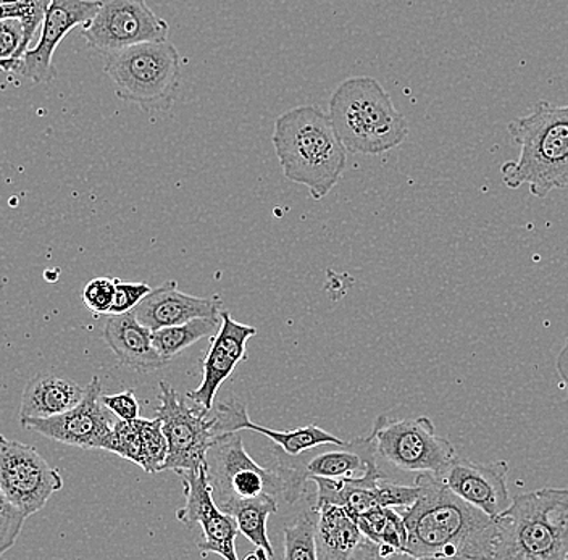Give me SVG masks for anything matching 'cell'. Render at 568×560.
Listing matches in <instances>:
<instances>
[{
    "mask_svg": "<svg viewBox=\"0 0 568 560\" xmlns=\"http://www.w3.org/2000/svg\"><path fill=\"white\" fill-rule=\"evenodd\" d=\"M417 501L397 509L407 528V558L493 559L495 520L462 499L443 478L418 474Z\"/></svg>",
    "mask_w": 568,
    "mask_h": 560,
    "instance_id": "obj_1",
    "label": "cell"
},
{
    "mask_svg": "<svg viewBox=\"0 0 568 560\" xmlns=\"http://www.w3.org/2000/svg\"><path fill=\"white\" fill-rule=\"evenodd\" d=\"M284 176L307 187L312 200L328 196L347 163V149L332 119L314 105L287 110L275 122L272 138Z\"/></svg>",
    "mask_w": 568,
    "mask_h": 560,
    "instance_id": "obj_2",
    "label": "cell"
},
{
    "mask_svg": "<svg viewBox=\"0 0 568 560\" xmlns=\"http://www.w3.org/2000/svg\"><path fill=\"white\" fill-rule=\"evenodd\" d=\"M520 155L500 166L509 190L527 184L532 196L545 200L554 190L568 186V105L536 102L531 112L507 126Z\"/></svg>",
    "mask_w": 568,
    "mask_h": 560,
    "instance_id": "obj_3",
    "label": "cell"
},
{
    "mask_svg": "<svg viewBox=\"0 0 568 560\" xmlns=\"http://www.w3.org/2000/svg\"><path fill=\"white\" fill-rule=\"evenodd\" d=\"M493 520V560H567L568 489L525 492Z\"/></svg>",
    "mask_w": 568,
    "mask_h": 560,
    "instance_id": "obj_4",
    "label": "cell"
},
{
    "mask_svg": "<svg viewBox=\"0 0 568 560\" xmlns=\"http://www.w3.org/2000/svg\"><path fill=\"white\" fill-rule=\"evenodd\" d=\"M328 115L344 147L353 154H385L408 136L407 120L375 78L343 81L329 99Z\"/></svg>",
    "mask_w": 568,
    "mask_h": 560,
    "instance_id": "obj_5",
    "label": "cell"
},
{
    "mask_svg": "<svg viewBox=\"0 0 568 560\" xmlns=\"http://www.w3.org/2000/svg\"><path fill=\"white\" fill-rule=\"evenodd\" d=\"M104 70L124 102L142 110H165L175 101L181 60L169 39L141 42L105 55Z\"/></svg>",
    "mask_w": 568,
    "mask_h": 560,
    "instance_id": "obj_6",
    "label": "cell"
},
{
    "mask_svg": "<svg viewBox=\"0 0 568 560\" xmlns=\"http://www.w3.org/2000/svg\"><path fill=\"white\" fill-rule=\"evenodd\" d=\"M378 449L372 436L355 438L344 445L326 442L301 454H286L276 446V474L282 480V498L296 505L312 478H362L385 475L379 470Z\"/></svg>",
    "mask_w": 568,
    "mask_h": 560,
    "instance_id": "obj_7",
    "label": "cell"
},
{
    "mask_svg": "<svg viewBox=\"0 0 568 560\" xmlns=\"http://www.w3.org/2000/svg\"><path fill=\"white\" fill-rule=\"evenodd\" d=\"M371 436L378 456L404 471L442 477L457 457L453 442L436 434L428 417L390 420L382 416L376 418Z\"/></svg>",
    "mask_w": 568,
    "mask_h": 560,
    "instance_id": "obj_8",
    "label": "cell"
},
{
    "mask_svg": "<svg viewBox=\"0 0 568 560\" xmlns=\"http://www.w3.org/2000/svg\"><path fill=\"white\" fill-rule=\"evenodd\" d=\"M207 475L213 499L225 512L247 499L262 496L282 498L278 474L258 466L248 456L240 431L216 436L207 452Z\"/></svg>",
    "mask_w": 568,
    "mask_h": 560,
    "instance_id": "obj_9",
    "label": "cell"
},
{
    "mask_svg": "<svg viewBox=\"0 0 568 560\" xmlns=\"http://www.w3.org/2000/svg\"><path fill=\"white\" fill-rule=\"evenodd\" d=\"M158 416L169 441L163 470H199L207 466V452L216 439L215 416L204 407L190 406L166 381L159 383Z\"/></svg>",
    "mask_w": 568,
    "mask_h": 560,
    "instance_id": "obj_10",
    "label": "cell"
},
{
    "mask_svg": "<svg viewBox=\"0 0 568 560\" xmlns=\"http://www.w3.org/2000/svg\"><path fill=\"white\" fill-rule=\"evenodd\" d=\"M169 31V23L145 0H102L81 34L89 48L109 55L141 42L166 41Z\"/></svg>",
    "mask_w": 568,
    "mask_h": 560,
    "instance_id": "obj_11",
    "label": "cell"
},
{
    "mask_svg": "<svg viewBox=\"0 0 568 560\" xmlns=\"http://www.w3.org/2000/svg\"><path fill=\"white\" fill-rule=\"evenodd\" d=\"M0 488L18 510L31 517L63 488V477L34 448L0 435Z\"/></svg>",
    "mask_w": 568,
    "mask_h": 560,
    "instance_id": "obj_12",
    "label": "cell"
},
{
    "mask_svg": "<svg viewBox=\"0 0 568 560\" xmlns=\"http://www.w3.org/2000/svg\"><path fill=\"white\" fill-rule=\"evenodd\" d=\"M102 383L92 377L84 396L73 409L49 418H27L21 427L81 449H104L109 451L113 438V424L110 410L101 400Z\"/></svg>",
    "mask_w": 568,
    "mask_h": 560,
    "instance_id": "obj_13",
    "label": "cell"
},
{
    "mask_svg": "<svg viewBox=\"0 0 568 560\" xmlns=\"http://www.w3.org/2000/svg\"><path fill=\"white\" fill-rule=\"evenodd\" d=\"M184 489V506L176 512L178 520L186 527L201 525L204 541L199 542L201 554H216L226 560H237L236 538L240 534L236 520L220 509L213 499L207 466L199 470L178 471Z\"/></svg>",
    "mask_w": 568,
    "mask_h": 560,
    "instance_id": "obj_14",
    "label": "cell"
},
{
    "mask_svg": "<svg viewBox=\"0 0 568 560\" xmlns=\"http://www.w3.org/2000/svg\"><path fill=\"white\" fill-rule=\"evenodd\" d=\"M102 0H51L42 20L41 38L18 60L16 72L34 83L55 80L53 55L63 38L78 27H87L101 9Z\"/></svg>",
    "mask_w": 568,
    "mask_h": 560,
    "instance_id": "obj_15",
    "label": "cell"
},
{
    "mask_svg": "<svg viewBox=\"0 0 568 560\" xmlns=\"http://www.w3.org/2000/svg\"><path fill=\"white\" fill-rule=\"evenodd\" d=\"M317 485L315 505L344 507L351 516L357 517L373 507L404 509L417 501L418 485L406 487L388 480L385 475H371L362 478H312Z\"/></svg>",
    "mask_w": 568,
    "mask_h": 560,
    "instance_id": "obj_16",
    "label": "cell"
},
{
    "mask_svg": "<svg viewBox=\"0 0 568 560\" xmlns=\"http://www.w3.org/2000/svg\"><path fill=\"white\" fill-rule=\"evenodd\" d=\"M255 335L257 329L254 326L240 324L231 317L230 312L222 310V325L216 335L212 336L211 347L201 360V385L187 393V400L211 413L220 386L229 380L237 364L246 357L248 339Z\"/></svg>",
    "mask_w": 568,
    "mask_h": 560,
    "instance_id": "obj_17",
    "label": "cell"
},
{
    "mask_svg": "<svg viewBox=\"0 0 568 560\" xmlns=\"http://www.w3.org/2000/svg\"><path fill=\"white\" fill-rule=\"evenodd\" d=\"M507 475L509 464L506 460L485 464L456 457L442 478L462 499L495 519L513 502L507 488Z\"/></svg>",
    "mask_w": 568,
    "mask_h": 560,
    "instance_id": "obj_18",
    "label": "cell"
},
{
    "mask_svg": "<svg viewBox=\"0 0 568 560\" xmlns=\"http://www.w3.org/2000/svg\"><path fill=\"white\" fill-rule=\"evenodd\" d=\"M133 312L141 324L155 332L166 326L186 324L194 318L219 317L222 314V301L219 297L205 299L181 293L178 283L170 279L152 288Z\"/></svg>",
    "mask_w": 568,
    "mask_h": 560,
    "instance_id": "obj_19",
    "label": "cell"
},
{
    "mask_svg": "<svg viewBox=\"0 0 568 560\" xmlns=\"http://www.w3.org/2000/svg\"><path fill=\"white\" fill-rule=\"evenodd\" d=\"M106 346L123 367L140 374L160 370L169 365L155 347L152 329L138 320L134 312L110 315L104 326Z\"/></svg>",
    "mask_w": 568,
    "mask_h": 560,
    "instance_id": "obj_20",
    "label": "cell"
},
{
    "mask_svg": "<svg viewBox=\"0 0 568 560\" xmlns=\"http://www.w3.org/2000/svg\"><path fill=\"white\" fill-rule=\"evenodd\" d=\"M215 406L213 416L216 418V436L231 434V431L248 430L252 434H261L272 439L273 445L278 446L286 454H301L315 448V446L326 445V442H335V445L346 442L317 427V425H307V427L290 431H276L272 428L252 424L246 406L243 403H237V400H229V403L222 400Z\"/></svg>",
    "mask_w": 568,
    "mask_h": 560,
    "instance_id": "obj_21",
    "label": "cell"
},
{
    "mask_svg": "<svg viewBox=\"0 0 568 560\" xmlns=\"http://www.w3.org/2000/svg\"><path fill=\"white\" fill-rule=\"evenodd\" d=\"M84 396L78 383L55 375L38 374L21 396L20 420L49 418L73 409Z\"/></svg>",
    "mask_w": 568,
    "mask_h": 560,
    "instance_id": "obj_22",
    "label": "cell"
},
{
    "mask_svg": "<svg viewBox=\"0 0 568 560\" xmlns=\"http://www.w3.org/2000/svg\"><path fill=\"white\" fill-rule=\"evenodd\" d=\"M318 507L317 559H354L358 546L364 541L357 520L344 507L323 505Z\"/></svg>",
    "mask_w": 568,
    "mask_h": 560,
    "instance_id": "obj_23",
    "label": "cell"
},
{
    "mask_svg": "<svg viewBox=\"0 0 568 560\" xmlns=\"http://www.w3.org/2000/svg\"><path fill=\"white\" fill-rule=\"evenodd\" d=\"M278 510V498L262 496V498L247 499L230 507L229 513L236 520L237 530L246 537L252 544L264 548L270 559L275 558L272 542L266 534V520Z\"/></svg>",
    "mask_w": 568,
    "mask_h": 560,
    "instance_id": "obj_24",
    "label": "cell"
},
{
    "mask_svg": "<svg viewBox=\"0 0 568 560\" xmlns=\"http://www.w3.org/2000/svg\"><path fill=\"white\" fill-rule=\"evenodd\" d=\"M222 325V314L219 317H201L186 324L166 326V328L152 332L155 347L166 360L180 356L184 349L201 342L202 338H212Z\"/></svg>",
    "mask_w": 568,
    "mask_h": 560,
    "instance_id": "obj_25",
    "label": "cell"
},
{
    "mask_svg": "<svg viewBox=\"0 0 568 560\" xmlns=\"http://www.w3.org/2000/svg\"><path fill=\"white\" fill-rule=\"evenodd\" d=\"M317 505L302 510L293 523L284 528V556L286 560H317Z\"/></svg>",
    "mask_w": 568,
    "mask_h": 560,
    "instance_id": "obj_26",
    "label": "cell"
},
{
    "mask_svg": "<svg viewBox=\"0 0 568 560\" xmlns=\"http://www.w3.org/2000/svg\"><path fill=\"white\" fill-rule=\"evenodd\" d=\"M138 424H140L142 452H144L141 469L148 474H159L163 471L166 456H169V441L163 434L162 421L159 417L152 420L140 417Z\"/></svg>",
    "mask_w": 568,
    "mask_h": 560,
    "instance_id": "obj_27",
    "label": "cell"
},
{
    "mask_svg": "<svg viewBox=\"0 0 568 560\" xmlns=\"http://www.w3.org/2000/svg\"><path fill=\"white\" fill-rule=\"evenodd\" d=\"M27 23L20 19H0V62L16 63L33 42Z\"/></svg>",
    "mask_w": 568,
    "mask_h": 560,
    "instance_id": "obj_28",
    "label": "cell"
},
{
    "mask_svg": "<svg viewBox=\"0 0 568 560\" xmlns=\"http://www.w3.org/2000/svg\"><path fill=\"white\" fill-rule=\"evenodd\" d=\"M51 0H0V19H20L27 23L31 37L44 20Z\"/></svg>",
    "mask_w": 568,
    "mask_h": 560,
    "instance_id": "obj_29",
    "label": "cell"
},
{
    "mask_svg": "<svg viewBox=\"0 0 568 560\" xmlns=\"http://www.w3.org/2000/svg\"><path fill=\"white\" fill-rule=\"evenodd\" d=\"M27 519L28 517L7 499L0 488V558L13 548Z\"/></svg>",
    "mask_w": 568,
    "mask_h": 560,
    "instance_id": "obj_30",
    "label": "cell"
},
{
    "mask_svg": "<svg viewBox=\"0 0 568 560\" xmlns=\"http://www.w3.org/2000/svg\"><path fill=\"white\" fill-rule=\"evenodd\" d=\"M115 299V279L94 278L83 289V303L94 315H109Z\"/></svg>",
    "mask_w": 568,
    "mask_h": 560,
    "instance_id": "obj_31",
    "label": "cell"
},
{
    "mask_svg": "<svg viewBox=\"0 0 568 560\" xmlns=\"http://www.w3.org/2000/svg\"><path fill=\"white\" fill-rule=\"evenodd\" d=\"M152 288L145 283H128L115 278V299L109 315L126 314L151 293Z\"/></svg>",
    "mask_w": 568,
    "mask_h": 560,
    "instance_id": "obj_32",
    "label": "cell"
},
{
    "mask_svg": "<svg viewBox=\"0 0 568 560\" xmlns=\"http://www.w3.org/2000/svg\"><path fill=\"white\" fill-rule=\"evenodd\" d=\"M102 404L113 414L119 417L120 420H136L140 418V400L134 395L133 389H126L123 393H116V395H104L101 396Z\"/></svg>",
    "mask_w": 568,
    "mask_h": 560,
    "instance_id": "obj_33",
    "label": "cell"
},
{
    "mask_svg": "<svg viewBox=\"0 0 568 560\" xmlns=\"http://www.w3.org/2000/svg\"><path fill=\"white\" fill-rule=\"evenodd\" d=\"M556 367L557 371H559L560 380H562L564 386H566L568 398V336L562 350H560L559 357H557Z\"/></svg>",
    "mask_w": 568,
    "mask_h": 560,
    "instance_id": "obj_34",
    "label": "cell"
},
{
    "mask_svg": "<svg viewBox=\"0 0 568 560\" xmlns=\"http://www.w3.org/2000/svg\"><path fill=\"white\" fill-rule=\"evenodd\" d=\"M0 70H3V72H16V63L0 62Z\"/></svg>",
    "mask_w": 568,
    "mask_h": 560,
    "instance_id": "obj_35",
    "label": "cell"
},
{
    "mask_svg": "<svg viewBox=\"0 0 568 560\" xmlns=\"http://www.w3.org/2000/svg\"><path fill=\"white\" fill-rule=\"evenodd\" d=\"M567 560H568V558H567Z\"/></svg>",
    "mask_w": 568,
    "mask_h": 560,
    "instance_id": "obj_36",
    "label": "cell"
}]
</instances>
